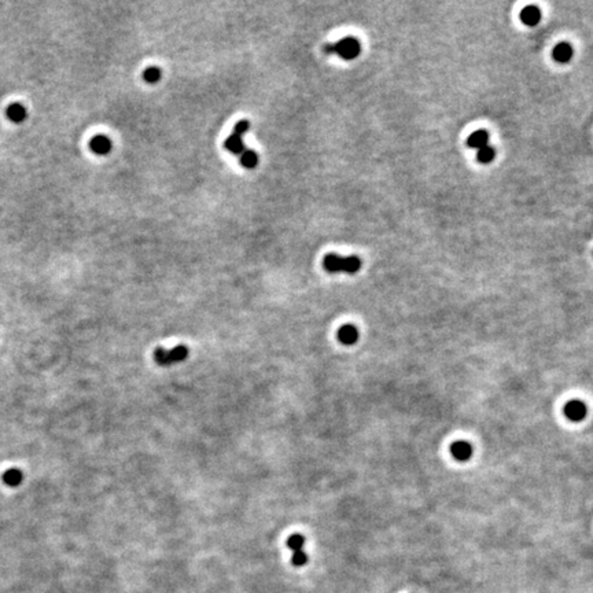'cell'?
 Masks as SVG:
<instances>
[{
  "mask_svg": "<svg viewBox=\"0 0 593 593\" xmlns=\"http://www.w3.org/2000/svg\"><path fill=\"white\" fill-rule=\"evenodd\" d=\"M324 269L331 273L335 272H347V273H356L361 268L360 258L356 256L351 257H341L338 254H327L324 257L323 261Z\"/></svg>",
  "mask_w": 593,
  "mask_h": 593,
  "instance_id": "obj_1",
  "label": "cell"
},
{
  "mask_svg": "<svg viewBox=\"0 0 593 593\" xmlns=\"http://www.w3.org/2000/svg\"><path fill=\"white\" fill-rule=\"evenodd\" d=\"M324 51L327 54L335 53L337 55L342 58V59H346V61H351L360 55L361 53V44L360 42L354 37H345L337 42L335 44H326Z\"/></svg>",
  "mask_w": 593,
  "mask_h": 593,
  "instance_id": "obj_2",
  "label": "cell"
},
{
  "mask_svg": "<svg viewBox=\"0 0 593 593\" xmlns=\"http://www.w3.org/2000/svg\"><path fill=\"white\" fill-rule=\"evenodd\" d=\"M188 347L184 345L173 347L171 350H166L162 347H157L154 351V360L160 366H172L175 363H180L188 357Z\"/></svg>",
  "mask_w": 593,
  "mask_h": 593,
  "instance_id": "obj_3",
  "label": "cell"
},
{
  "mask_svg": "<svg viewBox=\"0 0 593 593\" xmlns=\"http://www.w3.org/2000/svg\"><path fill=\"white\" fill-rule=\"evenodd\" d=\"M586 412H588L586 404L579 401V400L569 401L565 405L566 418L570 419L571 422H581L586 416Z\"/></svg>",
  "mask_w": 593,
  "mask_h": 593,
  "instance_id": "obj_4",
  "label": "cell"
},
{
  "mask_svg": "<svg viewBox=\"0 0 593 593\" xmlns=\"http://www.w3.org/2000/svg\"><path fill=\"white\" fill-rule=\"evenodd\" d=\"M90 148L92 150V152H95L98 155H107L111 151L113 144H111V140L107 136L98 135V136H94V138L91 139Z\"/></svg>",
  "mask_w": 593,
  "mask_h": 593,
  "instance_id": "obj_5",
  "label": "cell"
},
{
  "mask_svg": "<svg viewBox=\"0 0 593 593\" xmlns=\"http://www.w3.org/2000/svg\"><path fill=\"white\" fill-rule=\"evenodd\" d=\"M451 453L456 460L465 461L472 456V446L467 441H456L452 444Z\"/></svg>",
  "mask_w": 593,
  "mask_h": 593,
  "instance_id": "obj_6",
  "label": "cell"
},
{
  "mask_svg": "<svg viewBox=\"0 0 593 593\" xmlns=\"http://www.w3.org/2000/svg\"><path fill=\"white\" fill-rule=\"evenodd\" d=\"M338 339L343 345H354L359 339V330L353 324H345L338 330Z\"/></svg>",
  "mask_w": 593,
  "mask_h": 593,
  "instance_id": "obj_7",
  "label": "cell"
},
{
  "mask_svg": "<svg viewBox=\"0 0 593 593\" xmlns=\"http://www.w3.org/2000/svg\"><path fill=\"white\" fill-rule=\"evenodd\" d=\"M6 114H7V118H9L11 123L22 124L25 120H26V117H28V110H26V107H25L22 103L15 102V103H13V105H10L9 107H7Z\"/></svg>",
  "mask_w": 593,
  "mask_h": 593,
  "instance_id": "obj_8",
  "label": "cell"
},
{
  "mask_svg": "<svg viewBox=\"0 0 593 593\" xmlns=\"http://www.w3.org/2000/svg\"><path fill=\"white\" fill-rule=\"evenodd\" d=\"M224 147L227 148L228 151H231L232 154L241 155L246 148H245V143H243V135L241 133L233 132L232 135H229L227 140L224 142Z\"/></svg>",
  "mask_w": 593,
  "mask_h": 593,
  "instance_id": "obj_9",
  "label": "cell"
},
{
  "mask_svg": "<svg viewBox=\"0 0 593 593\" xmlns=\"http://www.w3.org/2000/svg\"><path fill=\"white\" fill-rule=\"evenodd\" d=\"M573 54H574V50L571 47V44L566 43V42L558 44V46L554 48V51H552L554 59L560 62V63H567V62L571 61Z\"/></svg>",
  "mask_w": 593,
  "mask_h": 593,
  "instance_id": "obj_10",
  "label": "cell"
},
{
  "mask_svg": "<svg viewBox=\"0 0 593 593\" xmlns=\"http://www.w3.org/2000/svg\"><path fill=\"white\" fill-rule=\"evenodd\" d=\"M521 19L527 26H536L541 21V11L536 6H527L521 13Z\"/></svg>",
  "mask_w": 593,
  "mask_h": 593,
  "instance_id": "obj_11",
  "label": "cell"
},
{
  "mask_svg": "<svg viewBox=\"0 0 593 593\" xmlns=\"http://www.w3.org/2000/svg\"><path fill=\"white\" fill-rule=\"evenodd\" d=\"M489 142V133L485 129H478L475 131L472 135H470V138L467 139V144L471 148H482L485 146H488Z\"/></svg>",
  "mask_w": 593,
  "mask_h": 593,
  "instance_id": "obj_12",
  "label": "cell"
},
{
  "mask_svg": "<svg viewBox=\"0 0 593 593\" xmlns=\"http://www.w3.org/2000/svg\"><path fill=\"white\" fill-rule=\"evenodd\" d=\"M258 164V155L254 150H245L241 154V165L247 168V169H253L256 168Z\"/></svg>",
  "mask_w": 593,
  "mask_h": 593,
  "instance_id": "obj_13",
  "label": "cell"
},
{
  "mask_svg": "<svg viewBox=\"0 0 593 593\" xmlns=\"http://www.w3.org/2000/svg\"><path fill=\"white\" fill-rule=\"evenodd\" d=\"M22 480H24V475H22V472L19 470H7L6 471V474L3 475V481H5L6 485H9V486H18L21 482H22Z\"/></svg>",
  "mask_w": 593,
  "mask_h": 593,
  "instance_id": "obj_14",
  "label": "cell"
},
{
  "mask_svg": "<svg viewBox=\"0 0 593 593\" xmlns=\"http://www.w3.org/2000/svg\"><path fill=\"white\" fill-rule=\"evenodd\" d=\"M305 544V537L302 534H291L287 540V546L293 550V554L302 552V546Z\"/></svg>",
  "mask_w": 593,
  "mask_h": 593,
  "instance_id": "obj_15",
  "label": "cell"
},
{
  "mask_svg": "<svg viewBox=\"0 0 593 593\" xmlns=\"http://www.w3.org/2000/svg\"><path fill=\"white\" fill-rule=\"evenodd\" d=\"M494 157H496V150H494L493 147H490L489 144L478 150V161L482 162V164H489V162H492L494 160Z\"/></svg>",
  "mask_w": 593,
  "mask_h": 593,
  "instance_id": "obj_16",
  "label": "cell"
},
{
  "mask_svg": "<svg viewBox=\"0 0 593 593\" xmlns=\"http://www.w3.org/2000/svg\"><path fill=\"white\" fill-rule=\"evenodd\" d=\"M143 78L147 81V83H150V84H154V83H158L160 81V78H161V70L158 69V67H147L146 70H144V73H143Z\"/></svg>",
  "mask_w": 593,
  "mask_h": 593,
  "instance_id": "obj_17",
  "label": "cell"
}]
</instances>
